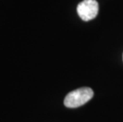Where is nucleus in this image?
<instances>
[{"label":"nucleus","mask_w":123,"mask_h":122,"mask_svg":"<svg viewBox=\"0 0 123 122\" xmlns=\"http://www.w3.org/2000/svg\"><path fill=\"white\" fill-rule=\"evenodd\" d=\"M93 95L92 89L89 87H82L68 93L64 98V104L68 108H77L90 101Z\"/></svg>","instance_id":"obj_1"},{"label":"nucleus","mask_w":123,"mask_h":122,"mask_svg":"<svg viewBox=\"0 0 123 122\" xmlns=\"http://www.w3.org/2000/svg\"><path fill=\"white\" fill-rule=\"evenodd\" d=\"M77 13L81 19L90 21L94 19L98 13V3L96 0H83L77 6Z\"/></svg>","instance_id":"obj_2"}]
</instances>
